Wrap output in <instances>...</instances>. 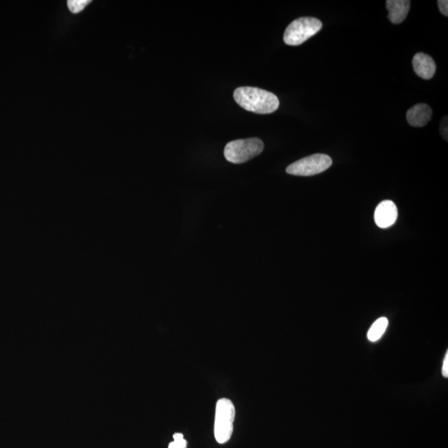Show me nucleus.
<instances>
[{
  "label": "nucleus",
  "instance_id": "nucleus-1",
  "mask_svg": "<svg viewBox=\"0 0 448 448\" xmlns=\"http://www.w3.org/2000/svg\"><path fill=\"white\" fill-rule=\"evenodd\" d=\"M233 97L237 104L246 111L258 114H270L280 106L278 97L273 93L260 88L242 87L237 88Z\"/></svg>",
  "mask_w": 448,
  "mask_h": 448
},
{
  "label": "nucleus",
  "instance_id": "nucleus-2",
  "mask_svg": "<svg viewBox=\"0 0 448 448\" xmlns=\"http://www.w3.org/2000/svg\"><path fill=\"white\" fill-rule=\"evenodd\" d=\"M264 144L259 138L237 139L227 144L224 148V156L232 164H242L260 155Z\"/></svg>",
  "mask_w": 448,
  "mask_h": 448
},
{
  "label": "nucleus",
  "instance_id": "nucleus-3",
  "mask_svg": "<svg viewBox=\"0 0 448 448\" xmlns=\"http://www.w3.org/2000/svg\"><path fill=\"white\" fill-rule=\"evenodd\" d=\"M322 27V23L318 18L303 17L297 18L289 25L284 32L285 44L290 46H298L318 32Z\"/></svg>",
  "mask_w": 448,
  "mask_h": 448
},
{
  "label": "nucleus",
  "instance_id": "nucleus-4",
  "mask_svg": "<svg viewBox=\"0 0 448 448\" xmlns=\"http://www.w3.org/2000/svg\"><path fill=\"white\" fill-rule=\"evenodd\" d=\"M235 418V405L230 399H221L216 406V423H214V436L220 444L230 440L233 430V421Z\"/></svg>",
  "mask_w": 448,
  "mask_h": 448
},
{
  "label": "nucleus",
  "instance_id": "nucleus-5",
  "mask_svg": "<svg viewBox=\"0 0 448 448\" xmlns=\"http://www.w3.org/2000/svg\"><path fill=\"white\" fill-rule=\"evenodd\" d=\"M331 165L332 160L330 156L324 154H316L292 163L287 168V173L297 176H312L328 170Z\"/></svg>",
  "mask_w": 448,
  "mask_h": 448
},
{
  "label": "nucleus",
  "instance_id": "nucleus-6",
  "mask_svg": "<svg viewBox=\"0 0 448 448\" xmlns=\"http://www.w3.org/2000/svg\"><path fill=\"white\" fill-rule=\"evenodd\" d=\"M398 218V209L394 202L385 200L378 205L375 213L376 225L381 228H388L394 225Z\"/></svg>",
  "mask_w": 448,
  "mask_h": 448
},
{
  "label": "nucleus",
  "instance_id": "nucleus-7",
  "mask_svg": "<svg viewBox=\"0 0 448 448\" xmlns=\"http://www.w3.org/2000/svg\"><path fill=\"white\" fill-rule=\"evenodd\" d=\"M413 66L418 76L425 80L433 78L437 69L436 63L432 57L423 53H418L414 56Z\"/></svg>",
  "mask_w": 448,
  "mask_h": 448
},
{
  "label": "nucleus",
  "instance_id": "nucleus-8",
  "mask_svg": "<svg viewBox=\"0 0 448 448\" xmlns=\"http://www.w3.org/2000/svg\"><path fill=\"white\" fill-rule=\"evenodd\" d=\"M433 111L427 104L415 105L407 112V120L414 127H423L432 119Z\"/></svg>",
  "mask_w": 448,
  "mask_h": 448
},
{
  "label": "nucleus",
  "instance_id": "nucleus-9",
  "mask_svg": "<svg viewBox=\"0 0 448 448\" xmlns=\"http://www.w3.org/2000/svg\"><path fill=\"white\" fill-rule=\"evenodd\" d=\"M411 6L409 0H388L386 2V7L389 11L390 20L399 25L406 20L408 16Z\"/></svg>",
  "mask_w": 448,
  "mask_h": 448
},
{
  "label": "nucleus",
  "instance_id": "nucleus-10",
  "mask_svg": "<svg viewBox=\"0 0 448 448\" xmlns=\"http://www.w3.org/2000/svg\"><path fill=\"white\" fill-rule=\"evenodd\" d=\"M389 321L386 317H381L373 323L368 332V339L372 342L379 340L388 328Z\"/></svg>",
  "mask_w": 448,
  "mask_h": 448
},
{
  "label": "nucleus",
  "instance_id": "nucleus-11",
  "mask_svg": "<svg viewBox=\"0 0 448 448\" xmlns=\"http://www.w3.org/2000/svg\"><path fill=\"white\" fill-rule=\"evenodd\" d=\"M91 1L89 0H69L68 6L73 13H78L83 11Z\"/></svg>",
  "mask_w": 448,
  "mask_h": 448
},
{
  "label": "nucleus",
  "instance_id": "nucleus-12",
  "mask_svg": "<svg viewBox=\"0 0 448 448\" xmlns=\"http://www.w3.org/2000/svg\"><path fill=\"white\" fill-rule=\"evenodd\" d=\"M187 441L185 440L183 434L175 433L174 442L170 443L169 448H186Z\"/></svg>",
  "mask_w": 448,
  "mask_h": 448
},
{
  "label": "nucleus",
  "instance_id": "nucleus-13",
  "mask_svg": "<svg viewBox=\"0 0 448 448\" xmlns=\"http://www.w3.org/2000/svg\"><path fill=\"white\" fill-rule=\"evenodd\" d=\"M438 8H440L443 15L448 16V1L447 0H440L437 1Z\"/></svg>",
  "mask_w": 448,
  "mask_h": 448
},
{
  "label": "nucleus",
  "instance_id": "nucleus-14",
  "mask_svg": "<svg viewBox=\"0 0 448 448\" xmlns=\"http://www.w3.org/2000/svg\"><path fill=\"white\" fill-rule=\"evenodd\" d=\"M440 130H441V134L442 135V137L444 138L446 141H447V116L446 118H443L442 120Z\"/></svg>",
  "mask_w": 448,
  "mask_h": 448
},
{
  "label": "nucleus",
  "instance_id": "nucleus-15",
  "mask_svg": "<svg viewBox=\"0 0 448 448\" xmlns=\"http://www.w3.org/2000/svg\"><path fill=\"white\" fill-rule=\"evenodd\" d=\"M442 375L444 376L445 378L448 377V352H447L446 354L444 363H443Z\"/></svg>",
  "mask_w": 448,
  "mask_h": 448
}]
</instances>
